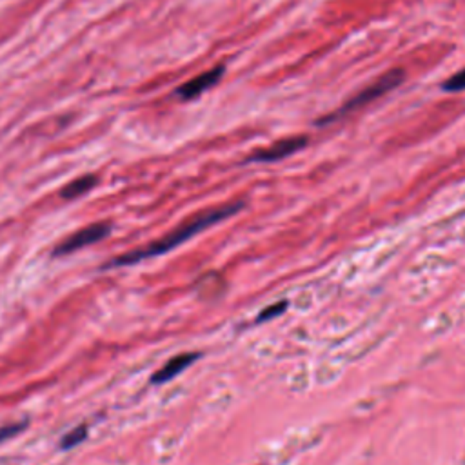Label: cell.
Segmentation results:
<instances>
[{"instance_id": "cell-1", "label": "cell", "mask_w": 465, "mask_h": 465, "mask_svg": "<svg viewBox=\"0 0 465 465\" xmlns=\"http://www.w3.org/2000/svg\"><path fill=\"white\" fill-rule=\"evenodd\" d=\"M240 207H242V204L236 202V204H229V206L215 207V209H207V211H204V213H198L197 216H193V218H189L188 222L180 224L177 229H173L171 233L162 236V238L155 240L153 244H147V245H144V247H140V250H135V251H129V253L120 254L118 259H113L111 262L102 266V269L124 268V266H133V263H138V262H142V260H147V259H153V256L165 254L168 251L182 245L183 242H188L191 236L198 235L200 231L215 226V224L222 222L224 218H227V216L235 215L236 211H240Z\"/></svg>"}, {"instance_id": "cell-2", "label": "cell", "mask_w": 465, "mask_h": 465, "mask_svg": "<svg viewBox=\"0 0 465 465\" xmlns=\"http://www.w3.org/2000/svg\"><path fill=\"white\" fill-rule=\"evenodd\" d=\"M404 80H405L404 70H400L398 67V70L387 71L386 75H382L380 79L375 80L371 85H367L366 90H362L360 93L351 97L348 102H343L338 109H334V111H331L329 115H324L322 118H318V120H316V126H329V124L338 122L342 118L349 117V115L358 111V109L366 108V106H369L371 102L378 100L386 93H389V91H393L395 88H398Z\"/></svg>"}, {"instance_id": "cell-3", "label": "cell", "mask_w": 465, "mask_h": 465, "mask_svg": "<svg viewBox=\"0 0 465 465\" xmlns=\"http://www.w3.org/2000/svg\"><path fill=\"white\" fill-rule=\"evenodd\" d=\"M109 235H111V226H109L108 222H99V224L85 226L67 236V238L62 240L60 244L53 250V256H66V254L75 253L79 250H84L88 245L97 244L100 240L108 238Z\"/></svg>"}, {"instance_id": "cell-4", "label": "cell", "mask_w": 465, "mask_h": 465, "mask_svg": "<svg viewBox=\"0 0 465 465\" xmlns=\"http://www.w3.org/2000/svg\"><path fill=\"white\" fill-rule=\"evenodd\" d=\"M307 146V136H289L275 142L272 146L254 151L251 155V162H277L286 156H291Z\"/></svg>"}, {"instance_id": "cell-5", "label": "cell", "mask_w": 465, "mask_h": 465, "mask_svg": "<svg viewBox=\"0 0 465 465\" xmlns=\"http://www.w3.org/2000/svg\"><path fill=\"white\" fill-rule=\"evenodd\" d=\"M224 71H226V67L224 66H216L213 67V70L202 73V75L195 76V79H191L189 82L180 85L179 90H177V97L182 100L197 99V97L204 95L207 90H211L213 85H216L220 82V79L224 76Z\"/></svg>"}, {"instance_id": "cell-6", "label": "cell", "mask_w": 465, "mask_h": 465, "mask_svg": "<svg viewBox=\"0 0 465 465\" xmlns=\"http://www.w3.org/2000/svg\"><path fill=\"white\" fill-rule=\"evenodd\" d=\"M198 358H200L198 352H182V354H177V357H173L171 360H168L164 366L160 367L155 375L151 376V382H153L155 386L168 384L170 380H173V378H177L179 375H182L188 367L193 366Z\"/></svg>"}, {"instance_id": "cell-7", "label": "cell", "mask_w": 465, "mask_h": 465, "mask_svg": "<svg viewBox=\"0 0 465 465\" xmlns=\"http://www.w3.org/2000/svg\"><path fill=\"white\" fill-rule=\"evenodd\" d=\"M97 177L95 174H84V177H80V179H75L73 182H70L67 186H64L60 191V197L64 200H73V198H79L82 195H85L88 191L97 186Z\"/></svg>"}, {"instance_id": "cell-8", "label": "cell", "mask_w": 465, "mask_h": 465, "mask_svg": "<svg viewBox=\"0 0 465 465\" xmlns=\"http://www.w3.org/2000/svg\"><path fill=\"white\" fill-rule=\"evenodd\" d=\"M88 437H90V427H88V423L76 425L75 429H71L67 434H64V437H62L60 449H62V451H70V449H73V447L80 446V443L84 442Z\"/></svg>"}, {"instance_id": "cell-9", "label": "cell", "mask_w": 465, "mask_h": 465, "mask_svg": "<svg viewBox=\"0 0 465 465\" xmlns=\"http://www.w3.org/2000/svg\"><path fill=\"white\" fill-rule=\"evenodd\" d=\"M442 90L447 93H458V91H465V70L458 71L452 76L446 80L442 84Z\"/></svg>"}, {"instance_id": "cell-10", "label": "cell", "mask_w": 465, "mask_h": 465, "mask_svg": "<svg viewBox=\"0 0 465 465\" xmlns=\"http://www.w3.org/2000/svg\"><path fill=\"white\" fill-rule=\"evenodd\" d=\"M28 420H22V422H15L10 423V425H4V427H0V443L8 442L11 438H15L17 434L24 431V429L28 427Z\"/></svg>"}, {"instance_id": "cell-11", "label": "cell", "mask_w": 465, "mask_h": 465, "mask_svg": "<svg viewBox=\"0 0 465 465\" xmlns=\"http://www.w3.org/2000/svg\"><path fill=\"white\" fill-rule=\"evenodd\" d=\"M286 309H287V302H277V304H272L271 307H266V309L260 313L259 320L260 322H262V320H271L275 318V316L282 315Z\"/></svg>"}]
</instances>
